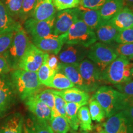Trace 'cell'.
Instances as JSON below:
<instances>
[{
    "mask_svg": "<svg viewBox=\"0 0 133 133\" xmlns=\"http://www.w3.org/2000/svg\"><path fill=\"white\" fill-rule=\"evenodd\" d=\"M111 46L114 48L118 56H121L131 59L133 57V43H117Z\"/></svg>",
    "mask_w": 133,
    "mask_h": 133,
    "instance_id": "35",
    "label": "cell"
},
{
    "mask_svg": "<svg viewBox=\"0 0 133 133\" xmlns=\"http://www.w3.org/2000/svg\"><path fill=\"white\" fill-rule=\"evenodd\" d=\"M130 60H131V61H132V64H133V57L131 58ZM132 77H133V66H132Z\"/></svg>",
    "mask_w": 133,
    "mask_h": 133,
    "instance_id": "49",
    "label": "cell"
},
{
    "mask_svg": "<svg viewBox=\"0 0 133 133\" xmlns=\"http://www.w3.org/2000/svg\"><path fill=\"white\" fill-rule=\"evenodd\" d=\"M118 31L133 27V11L123 8L110 21Z\"/></svg>",
    "mask_w": 133,
    "mask_h": 133,
    "instance_id": "20",
    "label": "cell"
},
{
    "mask_svg": "<svg viewBox=\"0 0 133 133\" xmlns=\"http://www.w3.org/2000/svg\"><path fill=\"white\" fill-rule=\"evenodd\" d=\"M16 96L10 77L6 74L0 75V118L11 109L15 103Z\"/></svg>",
    "mask_w": 133,
    "mask_h": 133,
    "instance_id": "9",
    "label": "cell"
},
{
    "mask_svg": "<svg viewBox=\"0 0 133 133\" xmlns=\"http://www.w3.org/2000/svg\"><path fill=\"white\" fill-rule=\"evenodd\" d=\"M124 1H126L129 4L132 5L133 6V0H124Z\"/></svg>",
    "mask_w": 133,
    "mask_h": 133,
    "instance_id": "47",
    "label": "cell"
},
{
    "mask_svg": "<svg viewBox=\"0 0 133 133\" xmlns=\"http://www.w3.org/2000/svg\"><path fill=\"white\" fill-rule=\"evenodd\" d=\"M11 69L9 65L4 56L0 55V75L3 74H7L11 71Z\"/></svg>",
    "mask_w": 133,
    "mask_h": 133,
    "instance_id": "44",
    "label": "cell"
},
{
    "mask_svg": "<svg viewBox=\"0 0 133 133\" xmlns=\"http://www.w3.org/2000/svg\"><path fill=\"white\" fill-rule=\"evenodd\" d=\"M114 88L124 94L127 99V105L133 101V80L114 85Z\"/></svg>",
    "mask_w": 133,
    "mask_h": 133,
    "instance_id": "36",
    "label": "cell"
},
{
    "mask_svg": "<svg viewBox=\"0 0 133 133\" xmlns=\"http://www.w3.org/2000/svg\"><path fill=\"white\" fill-rule=\"evenodd\" d=\"M121 112L125 116L126 119L129 121V123L131 124H133V101L129 102L127 105L125 109Z\"/></svg>",
    "mask_w": 133,
    "mask_h": 133,
    "instance_id": "43",
    "label": "cell"
},
{
    "mask_svg": "<svg viewBox=\"0 0 133 133\" xmlns=\"http://www.w3.org/2000/svg\"><path fill=\"white\" fill-rule=\"evenodd\" d=\"M30 43L29 35L22 26L15 32L11 45L3 54L11 70L17 69L18 65Z\"/></svg>",
    "mask_w": 133,
    "mask_h": 133,
    "instance_id": "4",
    "label": "cell"
},
{
    "mask_svg": "<svg viewBox=\"0 0 133 133\" xmlns=\"http://www.w3.org/2000/svg\"><path fill=\"white\" fill-rule=\"evenodd\" d=\"M129 133H133V124H131L129 127Z\"/></svg>",
    "mask_w": 133,
    "mask_h": 133,
    "instance_id": "46",
    "label": "cell"
},
{
    "mask_svg": "<svg viewBox=\"0 0 133 133\" xmlns=\"http://www.w3.org/2000/svg\"><path fill=\"white\" fill-rule=\"evenodd\" d=\"M52 91L54 94L62 97L66 102L76 103L80 104L81 106L85 105L90 100L89 93L75 86L62 91L52 89Z\"/></svg>",
    "mask_w": 133,
    "mask_h": 133,
    "instance_id": "16",
    "label": "cell"
},
{
    "mask_svg": "<svg viewBox=\"0 0 133 133\" xmlns=\"http://www.w3.org/2000/svg\"><path fill=\"white\" fill-rule=\"evenodd\" d=\"M58 71L65 75L75 87L84 90L83 79L78 69V64H65L61 62Z\"/></svg>",
    "mask_w": 133,
    "mask_h": 133,
    "instance_id": "23",
    "label": "cell"
},
{
    "mask_svg": "<svg viewBox=\"0 0 133 133\" xmlns=\"http://www.w3.org/2000/svg\"><path fill=\"white\" fill-rule=\"evenodd\" d=\"M25 104L33 116L38 120L50 123L51 110L47 105L36 99L34 95L25 100Z\"/></svg>",
    "mask_w": 133,
    "mask_h": 133,
    "instance_id": "15",
    "label": "cell"
},
{
    "mask_svg": "<svg viewBox=\"0 0 133 133\" xmlns=\"http://www.w3.org/2000/svg\"><path fill=\"white\" fill-rule=\"evenodd\" d=\"M50 125L54 133H68L70 129L65 118L60 115L51 119Z\"/></svg>",
    "mask_w": 133,
    "mask_h": 133,
    "instance_id": "31",
    "label": "cell"
},
{
    "mask_svg": "<svg viewBox=\"0 0 133 133\" xmlns=\"http://www.w3.org/2000/svg\"><path fill=\"white\" fill-rule=\"evenodd\" d=\"M69 133V132H68ZM69 133H88V132H84V131H82V132H76V131H71Z\"/></svg>",
    "mask_w": 133,
    "mask_h": 133,
    "instance_id": "48",
    "label": "cell"
},
{
    "mask_svg": "<svg viewBox=\"0 0 133 133\" xmlns=\"http://www.w3.org/2000/svg\"><path fill=\"white\" fill-rule=\"evenodd\" d=\"M46 86L60 91L75 87L74 84L68 79V78L59 71H57L55 74L54 77L46 84Z\"/></svg>",
    "mask_w": 133,
    "mask_h": 133,
    "instance_id": "27",
    "label": "cell"
},
{
    "mask_svg": "<svg viewBox=\"0 0 133 133\" xmlns=\"http://www.w3.org/2000/svg\"><path fill=\"white\" fill-rule=\"evenodd\" d=\"M91 99H95L99 102L104 109L107 118H110L123 110L127 106L126 96L115 88L110 86H100Z\"/></svg>",
    "mask_w": 133,
    "mask_h": 133,
    "instance_id": "1",
    "label": "cell"
},
{
    "mask_svg": "<svg viewBox=\"0 0 133 133\" xmlns=\"http://www.w3.org/2000/svg\"><path fill=\"white\" fill-rule=\"evenodd\" d=\"M21 22L8 14L0 0V34L17 31L22 27Z\"/></svg>",
    "mask_w": 133,
    "mask_h": 133,
    "instance_id": "19",
    "label": "cell"
},
{
    "mask_svg": "<svg viewBox=\"0 0 133 133\" xmlns=\"http://www.w3.org/2000/svg\"><path fill=\"white\" fill-rule=\"evenodd\" d=\"M36 3V0H23L18 19L24 22L26 19L31 17Z\"/></svg>",
    "mask_w": 133,
    "mask_h": 133,
    "instance_id": "34",
    "label": "cell"
},
{
    "mask_svg": "<svg viewBox=\"0 0 133 133\" xmlns=\"http://www.w3.org/2000/svg\"><path fill=\"white\" fill-rule=\"evenodd\" d=\"M56 9L58 11L76 8L80 5L81 0H52Z\"/></svg>",
    "mask_w": 133,
    "mask_h": 133,
    "instance_id": "37",
    "label": "cell"
},
{
    "mask_svg": "<svg viewBox=\"0 0 133 133\" xmlns=\"http://www.w3.org/2000/svg\"><path fill=\"white\" fill-rule=\"evenodd\" d=\"M24 121L21 114H14L3 123L0 128V133H22Z\"/></svg>",
    "mask_w": 133,
    "mask_h": 133,
    "instance_id": "21",
    "label": "cell"
},
{
    "mask_svg": "<svg viewBox=\"0 0 133 133\" xmlns=\"http://www.w3.org/2000/svg\"><path fill=\"white\" fill-rule=\"evenodd\" d=\"M94 31L97 40L108 44L115 41L116 36L119 32L118 29L109 21H102Z\"/></svg>",
    "mask_w": 133,
    "mask_h": 133,
    "instance_id": "18",
    "label": "cell"
},
{
    "mask_svg": "<svg viewBox=\"0 0 133 133\" xmlns=\"http://www.w3.org/2000/svg\"><path fill=\"white\" fill-rule=\"evenodd\" d=\"M124 6V0H109L99 9L102 21H110Z\"/></svg>",
    "mask_w": 133,
    "mask_h": 133,
    "instance_id": "25",
    "label": "cell"
},
{
    "mask_svg": "<svg viewBox=\"0 0 133 133\" xmlns=\"http://www.w3.org/2000/svg\"><path fill=\"white\" fill-rule=\"evenodd\" d=\"M55 96V109L56 112L59 114L60 115L64 116L65 118L66 116V102L63 99L62 97L54 94Z\"/></svg>",
    "mask_w": 133,
    "mask_h": 133,
    "instance_id": "40",
    "label": "cell"
},
{
    "mask_svg": "<svg viewBox=\"0 0 133 133\" xmlns=\"http://www.w3.org/2000/svg\"><path fill=\"white\" fill-rule=\"evenodd\" d=\"M132 62L128 58L118 56L102 72L105 83L116 85L128 82L132 78Z\"/></svg>",
    "mask_w": 133,
    "mask_h": 133,
    "instance_id": "3",
    "label": "cell"
},
{
    "mask_svg": "<svg viewBox=\"0 0 133 133\" xmlns=\"http://www.w3.org/2000/svg\"><path fill=\"white\" fill-rule=\"evenodd\" d=\"M15 32L12 31L0 34V55L3 56L9 48L12 43Z\"/></svg>",
    "mask_w": 133,
    "mask_h": 133,
    "instance_id": "38",
    "label": "cell"
},
{
    "mask_svg": "<svg viewBox=\"0 0 133 133\" xmlns=\"http://www.w3.org/2000/svg\"><path fill=\"white\" fill-rule=\"evenodd\" d=\"M55 17L48 21H39L30 17L24 22V29L31 40L43 38L53 34Z\"/></svg>",
    "mask_w": 133,
    "mask_h": 133,
    "instance_id": "8",
    "label": "cell"
},
{
    "mask_svg": "<svg viewBox=\"0 0 133 133\" xmlns=\"http://www.w3.org/2000/svg\"><path fill=\"white\" fill-rule=\"evenodd\" d=\"M56 8L52 0H36L31 17L39 21H48L55 17Z\"/></svg>",
    "mask_w": 133,
    "mask_h": 133,
    "instance_id": "17",
    "label": "cell"
},
{
    "mask_svg": "<svg viewBox=\"0 0 133 133\" xmlns=\"http://www.w3.org/2000/svg\"><path fill=\"white\" fill-rule=\"evenodd\" d=\"M108 118L102 124V128L106 132L129 133L131 124L121 111Z\"/></svg>",
    "mask_w": 133,
    "mask_h": 133,
    "instance_id": "14",
    "label": "cell"
},
{
    "mask_svg": "<svg viewBox=\"0 0 133 133\" xmlns=\"http://www.w3.org/2000/svg\"><path fill=\"white\" fill-rule=\"evenodd\" d=\"M78 69L82 78L84 91L94 92L104 83L102 72L98 66L89 59H84L78 64Z\"/></svg>",
    "mask_w": 133,
    "mask_h": 133,
    "instance_id": "5",
    "label": "cell"
},
{
    "mask_svg": "<svg viewBox=\"0 0 133 133\" xmlns=\"http://www.w3.org/2000/svg\"><path fill=\"white\" fill-rule=\"evenodd\" d=\"M109 0H81V6L92 9L99 10Z\"/></svg>",
    "mask_w": 133,
    "mask_h": 133,
    "instance_id": "41",
    "label": "cell"
},
{
    "mask_svg": "<svg viewBox=\"0 0 133 133\" xmlns=\"http://www.w3.org/2000/svg\"><path fill=\"white\" fill-rule=\"evenodd\" d=\"M94 133H107V132H106L102 128L101 126H98V128H97V131Z\"/></svg>",
    "mask_w": 133,
    "mask_h": 133,
    "instance_id": "45",
    "label": "cell"
},
{
    "mask_svg": "<svg viewBox=\"0 0 133 133\" xmlns=\"http://www.w3.org/2000/svg\"><path fill=\"white\" fill-rule=\"evenodd\" d=\"M97 41L95 31L81 19L78 20L66 33L65 44H79L89 48Z\"/></svg>",
    "mask_w": 133,
    "mask_h": 133,
    "instance_id": "6",
    "label": "cell"
},
{
    "mask_svg": "<svg viewBox=\"0 0 133 133\" xmlns=\"http://www.w3.org/2000/svg\"><path fill=\"white\" fill-rule=\"evenodd\" d=\"M78 118L79 121V127L80 130L84 132H89L92 130V123L89 108L83 105L79 108L78 112Z\"/></svg>",
    "mask_w": 133,
    "mask_h": 133,
    "instance_id": "30",
    "label": "cell"
},
{
    "mask_svg": "<svg viewBox=\"0 0 133 133\" xmlns=\"http://www.w3.org/2000/svg\"><path fill=\"white\" fill-rule=\"evenodd\" d=\"M34 96L36 99L39 100L41 102L45 104L51 110V118L54 116L59 115V114L56 112L55 109V96L52 92V89H47L43 91H39V92L34 94Z\"/></svg>",
    "mask_w": 133,
    "mask_h": 133,
    "instance_id": "28",
    "label": "cell"
},
{
    "mask_svg": "<svg viewBox=\"0 0 133 133\" xmlns=\"http://www.w3.org/2000/svg\"><path fill=\"white\" fill-rule=\"evenodd\" d=\"M22 133H54L50 123L38 120L34 116L24 121Z\"/></svg>",
    "mask_w": 133,
    "mask_h": 133,
    "instance_id": "24",
    "label": "cell"
},
{
    "mask_svg": "<svg viewBox=\"0 0 133 133\" xmlns=\"http://www.w3.org/2000/svg\"><path fill=\"white\" fill-rule=\"evenodd\" d=\"M89 110L92 120L96 122H101L106 117L103 108L95 99H91L89 100Z\"/></svg>",
    "mask_w": 133,
    "mask_h": 133,
    "instance_id": "32",
    "label": "cell"
},
{
    "mask_svg": "<svg viewBox=\"0 0 133 133\" xmlns=\"http://www.w3.org/2000/svg\"><path fill=\"white\" fill-rule=\"evenodd\" d=\"M79 19L77 8L59 11L55 16L53 34L61 35L67 33L71 26Z\"/></svg>",
    "mask_w": 133,
    "mask_h": 133,
    "instance_id": "11",
    "label": "cell"
},
{
    "mask_svg": "<svg viewBox=\"0 0 133 133\" xmlns=\"http://www.w3.org/2000/svg\"><path fill=\"white\" fill-rule=\"evenodd\" d=\"M9 77L16 95L22 101L40 91L42 84L36 72L17 69L11 71Z\"/></svg>",
    "mask_w": 133,
    "mask_h": 133,
    "instance_id": "2",
    "label": "cell"
},
{
    "mask_svg": "<svg viewBox=\"0 0 133 133\" xmlns=\"http://www.w3.org/2000/svg\"><path fill=\"white\" fill-rule=\"evenodd\" d=\"M48 55L49 54L45 52L44 61L39 69L36 71L38 78L39 79V82L41 84L44 86H46V84L52 79L55 74L57 73V71L51 69L46 62Z\"/></svg>",
    "mask_w": 133,
    "mask_h": 133,
    "instance_id": "29",
    "label": "cell"
},
{
    "mask_svg": "<svg viewBox=\"0 0 133 133\" xmlns=\"http://www.w3.org/2000/svg\"><path fill=\"white\" fill-rule=\"evenodd\" d=\"M65 41L66 33L61 35L51 34L46 37L33 39L32 43L44 52L57 55L65 44Z\"/></svg>",
    "mask_w": 133,
    "mask_h": 133,
    "instance_id": "13",
    "label": "cell"
},
{
    "mask_svg": "<svg viewBox=\"0 0 133 133\" xmlns=\"http://www.w3.org/2000/svg\"><path fill=\"white\" fill-rule=\"evenodd\" d=\"M81 107L80 104L72 102H66L65 118L73 131H77L79 128L78 112Z\"/></svg>",
    "mask_w": 133,
    "mask_h": 133,
    "instance_id": "26",
    "label": "cell"
},
{
    "mask_svg": "<svg viewBox=\"0 0 133 133\" xmlns=\"http://www.w3.org/2000/svg\"><path fill=\"white\" fill-rule=\"evenodd\" d=\"M46 62L51 69L54 70L57 72L59 71V68L61 64L59 58L57 57V55L49 54L48 55Z\"/></svg>",
    "mask_w": 133,
    "mask_h": 133,
    "instance_id": "42",
    "label": "cell"
},
{
    "mask_svg": "<svg viewBox=\"0 0 133 133\" xmlns=\"http://www.w3.org/2000/svg\"><path fill=\"white\" fill-rule=\"evenodd\" d=\"M118 56L112 46L101 42L95 43L91 45L87 55L88 59L94 62L102 72Z\"/></svg>",
    "mask_w": 133,
    "mask_h": 133,
    "instance_id": "7",
    "label": "cell"
},
{
    "mask_svg": "<svg viewBox=\"0 0 133 133\" xmlns=\"http://www.w3.org/2000/svg\"><path fill=\"white\" fill-rule=\"evenodd\" d=\"M44 56L45 52L30 43L20 61L17 69L36 72L44 61Z\"/></svg>",
    "mask_w": 133,
    "mask_h": 133,
    "instance_id": "10",
    "label": "cell"
},
{
    "mask_svg": "<svg viewBox=\"0 0 133 133\" xmlns=\"http://www.w3.org/2000/svg\"><path fill=\"white\" fill-rule=\"evenodd\" d=\"M1 1L8 14L14 19H18L23 0H1Z\"/></svg>",
    "mask_w": 133,
    "mask_h": 133,
    "instance_id": "33",
    "label": "cell"
},
{
    "mask_svg": "<svg viewBox=\"0 0 133 133\" xmlns=\"http://www.w3.org/2000/svg\"><path fill=\"white\" fill-rule=\"evenodd\" d=\"M78 10L79 18L93 30H95L100 24L102 22L99 10L86 8L79 5L77 8Z\"/></svg>",
    "mask_w": 133,
    "mask_h": 133,
    "instance_id": "22",
    "label": "cell"
},
{
    "mask_svg": "<svg viewBox=\"0 0 133 133\" xmlns=\"http://www.w3.org/2000/svg\"><path fill=\"white\" fill-rule=\"evenodd\" d=\"M115 41L116 43H133V27L119 31Z\"/></svg>",
    "mask_w": 133,
    "mask_h": 133,
    "instance_id": "39",
    "label": "cell"
},
{
    "mask_svg": "<svg viewBox=\"0 0 133 133\" xmlns=\"http://www.w3.org/2000/svg\"><path fill=\"white\" fill-rule=\"evenodd\" d=\"M89 48L79 44H64L58 54L61 63L65 64H79L87 56Z\"/></svg>",
    "mask_w": 133,
    "mask_h": 133,
    "instance_id": "12",
    "label": "cell"
}]
</instances>
